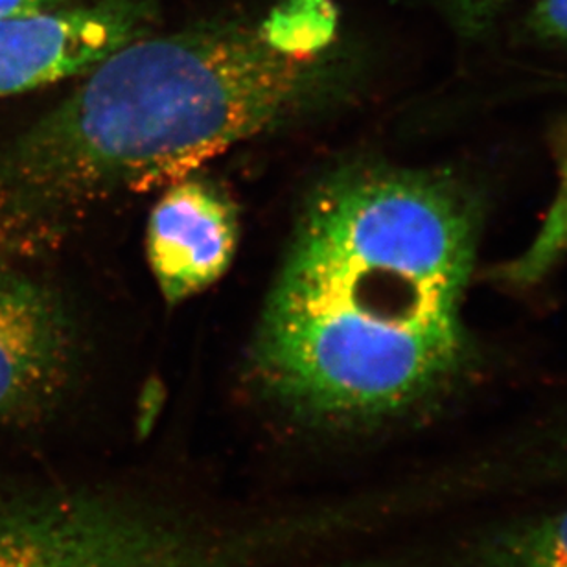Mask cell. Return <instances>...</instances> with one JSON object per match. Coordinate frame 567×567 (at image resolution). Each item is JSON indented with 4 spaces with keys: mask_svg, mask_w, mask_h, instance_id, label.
Segmentation results:
<instances>
[{
    "mask_svg": "<svg viewBox=\"0 0 567 567\" xmlns=\"http://www.w3.org/2000/svg\"><path fill=\"white\" fill-rule=\"evenodd\" d=\"M153 21L146 0H100L0 17V94L89 72L147 35Z\"/></svg>",
    "mask_w": 567,
    "mask_h": 567,
    "instance_id": "obj_4",
    "label": "cell"
},
{
    "mask_svg": "<svg viewBox=\"0 0 567 567\" xmlns=\"http://www.w3.org/2000/svg\"><path fill=\"white\" fill-rule=\"evenodd\" d=\"M0 567H213L203 533L104 499L0 497Z\"/></svg>",
    "mask_w": 567,
    "mask_h": 567,
    "instance_id": "obj_3",
    "label": "cell"
},
{
    "mask_svg": "<svg viewBox=\"0 0 567 567\" xmlns=\"http://www.w3.org/2000/svg\"><path fill=\"white\" fill-rule=\"evenodd\" d=\"M74 330L49 289L0 274V422L38 415L65 388Z\"/></svg>",
    "mask_w": 567,
    "mask_h": 567,
    "instance_id": "obj_5",
    "label": "cell"
},
{
    "mask_svg": "<svg viewBox=\"0 0 567 567\" xmlns=\"http://www.w3.org/2000/svg\"><path fill=\"white\" fill-rule=\"evenodd\" d=\"M477 208L457 181L352 166L300 214L252 347L284 410L363 424L415 410L468 365Z\"/></svg>",
    "mask_w": 567,
    "mask_h": 567,
    "instance_id": "obj_1",
    "label": "cell"
},
{
    "mask_svg": "<svg viewBox=\"0 0 567 567\" xmlns=\"http://www.w3.org/2000/svg\"><path fill=\"white\" fill-rule=\"evenodd\" d=\"M72 0H0V17L21 16L30 11L52 10Z\"/></svg>",
    "mask_w": 567,
    "mask_h": 567,
    "instance_id": "obj_9",
    "label": "cell"
},
{
    "mask_svg": "<svg viewBox=\"0 0 567 567\" xmlns=\"http://www.w3.org/2000/svg\"><path fill=\"white\" fill-rule=\"evenodd\" d=\"M236 246L235 203L208 181H177L153 207L147 258L169 305H179L221 279Z\"/></svg>",
    "mask_w": 567,
    "mask_h": 567,
    "instance_id": "obj_6",
    "label": "cell"
},
{
    "mask_svg": "<svg viewBox=\"0 0 567 567\" xmlns=\"http://www.w3.org/2000/svg\"><path fill=\"white\" fill-rule=\"evenodd\" d=\"M336 30L330 0H277L260 21L135 39L17 144L11 190L30 208L76 214L181 179L327 104Z\"/></svg>",
    "mask_w": 567,
    "mask_h": 567,
    "instance_id": "obj_2",
    "label": "cell"
},
{
    "mask_svg": "<svg viewBox=\"0 0 567 567\" xmlns=\"http://www.w3.org/2000/svg\"><path fill=\"white\" fill-rule=\"evenodd\" d=\"M470 567H567V507L492 533L475 546Z\"/></svg>",
    "mask_w": 567,
    "mask_h": 567,
    "instance_id": "obj_7",
    "label": "cell"
},
{
    "mask_svg": "<svg viewBox=\"0 0 567 567\" xmlns=\"http://www.w3.org/2000/svg\"><path fill=\"white\" fill-rule=\"evenodd\" d=\"M529 22L536 35L567 41V0H538Z\"/></svg>",
    "mask_w": 567,
    "mask_h": 567,
    "instance_id": "obj_8",
    "label": "cell"
}]
</instances>
